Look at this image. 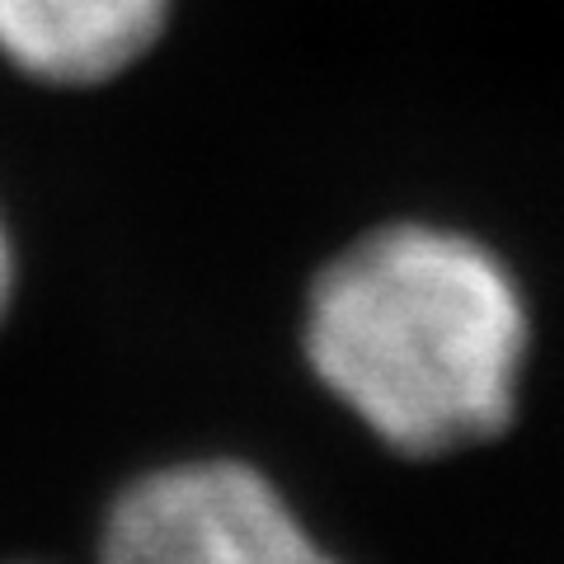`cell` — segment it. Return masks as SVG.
Here are the masks:
<instances>
[{
	"label": "cell",
	"instance_id": "1",
	"mask_svg": "<svg viewBox=\"0 0 564 564\" xmlns=\"http://www.w3.org/2000/svg\"><path fill=\"white\" fill-rule=\"evenodd\" d=\"M527 302L503 259L443 226L362 236L311 288L306 358L386 447L447 456L518 414Z\"/></svg>",
	"mask_w": 564,
	"mask_h": 564
},
{
	"label": "cell",
	"instance_id": "3",
	"mask_svg": "<svg viewBox=\"0 0 564 564\" xmlns=\"http://www.w3.org/2000/svg\"><path fill=\"white\" fill-rule=\"evenodd\" d=\"M170 0H0V52L33 80L95 85L155 47Z\"/></svg>",
	"mask_w": 564,
	"mask_h": 564
},
{
	"label": "cell",
	"instance_id": "2",
	"mask_svg": "<svg viewBox=\"0 0 564 564\" xmlns=\"http://www.w3.org/2000/svg\"><path fill=\"white\" fill-rule=\"evenodd\" d=\"M99 564H339L254 466L184 462L118 494Z\"/></svg>",
	"mask_w": 564,
	"mask_h": 564
},
{
	"label": "cell",
	"instance_id": "4",
	"mask_svg": "<svg viewBox=\"0 0 564 564\" xmlns=\"http://www.w3.org/2000/svg\"><path fill=\"white\" fill-rule=\"evenodd\" d=\"M6 302H10V245L6 231H0V315H6Z\"/></svg>",
	"mask_w": 564,
	"mask_h": 564
}]
</instances>
